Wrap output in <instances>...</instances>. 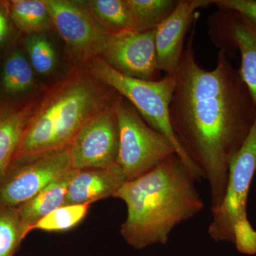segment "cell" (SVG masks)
<instances>
[{
  "mask_svg": "<svg viewBox=\"0 0 256 256\" xmlns=\"http://www.w3.org/2000/svg\"><path fill=\"white\" fill-rule=\"evenodd\" d=\"M198 14L175 72L170 120L178 142L208 181L213 212L223 200L230 160L255 120L256 104L225 50L220 48L213 70L197 63Z\"/></svg>",
  "mask_w": 256,
  "mask_h": 256,
  "instance_id": "cell-1",
  "label": "cell"
},
{
  "mask_svg": "<svg viewBox=\"0 0 256 256\" xmlns=\"http://www.w3.org/2000/svg\"><path fill=\"white\" fill-rule=\"evenodd\" d=\"M196 182L176 154L126 182L114 198L127 207L120 232L128 245L136 250L166 245L174 228L204 210Z\"/></svg>",
  "mask_w": 256,
  "mask_h": 256,
  "instance_id": "cell-2",
  "label": "cell"
},
{
  "mask_svg": "<svg viewBox=\"0 0 256 256\" xmlns=\"http://www.w3.org/2000/svg\"><path fill=\"white\" fill-rule=\"evenodd\" d=\"M118 96L88 70L74 68L34 108L12 160L68 148L82 126Z\"/></svg>",
  "mask_w": 256,
  "mask_h": 256,
  "instance_id": "cell-3",
  "label": "cell"
},
{
  "mask_svg": "<svg viewBox=\"0 0 256 256\" xmlns=\"http://www.w3.org/2000/svg\"><path fill=\"white\" fill-rule=\"evenodd\" d=\"M87 67L96 78L130 102L148 126L169 140L176 156L196 182L205 178L178 142L170 124V107L176 84L175 74H166L158 80L133 78L120 73L97 56L88 60Z\"/></svg>",
  "mask_w": 256,
  "mask_h": 256,
  "instance_id": "cell-4",
  "label": "cell"
},
{
  "mask_svg": "<svg viewBox=\"0 0 256 256\" xmlns=\"http://www.w3.org/2000/svg\"><path fill=\"white\" fill-rule=\"evenodd\" d=\"M256 172V116L250 132L229 165L220 206L212 213L208 233L216 242L235 244L246 255L256 254V232L247 217L248 194Z\"/></svg>",
  "mask_w": 256,
  "mask_h": 256,
  "instance_id": "cell-5",
  "label": "cell"
},
{
  "mask_svg": "<svg viewBox=\"0 0 256 256\" xmlns=\"http://www.w3.org/2000/svg\"><path fill=\"white\" fill-rule=\"evenodd\" d=\"M116 109L119 134L118 164L126 182L136 180L176 154L169 140L148 126L136 108L120 95Z\"/></svg>",
  "mask_w": 256,
  "mask_h": 256,
  "instance_id": "cell-6",
  "label": "cell"
},
{
  "mask_svg": "<svg viewBox=\"0 0 256 256\" xmlns=\"http://www.w3.org/2000/svg\"><path fill=\"white\" fill-rule=\"evenodd\" d=\"M72 169L68 148L12 160L0 176V205L18 207Z\"/></svg>",
  "mask_w": 256,
  "mask_h": 256,
  "instance_id": "cell-7",
  "label": "cell"
},
{
  "mask_svg": "<svg viewBox=\"0 0 256 256\" xmlns=\"http://www.w3.org/2000/svg\"><path fill=\"white\" fill-rule=\"evenodd\" d=\"M117 98L84 124L68 146L74 170L111 168L118 166Z\"/></svg>",
  "mask_w": 256,
  "mask_h": 256,
  "instance_id": "cell-8",
  "label": "cell"
},
{
  "mask_svg": "<svg viewBox=\"0 0 256 256\" xmlns=\"http://www.w3.org/2000/svg\"><path fill=\"white\" fill-rule=\"evenodd\" d=\"M156 30L118 34L107 32L97 56L128 76L160 80L161 70L156 56Z\"/></svg>",
  "mask_w": 256,
  "mask_h": 256,
  "instance_id": "cell-9",
  "label": "cell"
},
{
  "mask_svg": "<svg viewBox=\"0 0 256 256\" xmlns=\"http://www.w3.org/2000/svg\"><path fill=\"white\" fill-rule=\"evenodd\" d=\"M44 2L54 26L69 48L85 60L98 56L107 32L88 8L67 0Z\"/></svg>",
  "mask_w": 256,
  "mask_h": 256,
  "instance_id": "cell-10",
  "label": "cell"
},
{
  "mask_svg": "<svg viewBox=\"0 0 256 256\" xmlns=\"http://www.w3.org/2000/svg\"><path fill=\"white\" fill-rule=\"evenodd\" d=\"M213 0H180L170 16L156 30V46L159 69L173 75L182 55L185 35L196 10L212 4Z\"/></svg>",
  "mask_w": 256,
  "mask_h": 256,
  "instance_id": "cell-11",
  "label": "cell"
},
{
  "mask_svg": "<svg viewBox=\"0 0 256 256\" xmlns=\"http://www.w3.org/2000/svg\"><path fill=\"white\" fill-rule=\"evenodd\" d=\"M126 182L119 166L77 170L69 184L64 205H92L114 197Z\"/></svg>",
  "mask_w": 256,
  "mask_h": 256,
  "instance_id": "cell-12",
  "label": "cell"
},
{
  "mask_svg": "<svg viewBox=\"0 0 256 256\" xmlns=\"http://www.w3.org/2000/svg\"><path fill=\"white\" fill-rule=\"evenodd\" d=\"M222 11L224 38L240 52L238 74L256 104V24L238 13Z\"/></svg>",
  "mask_w": 256,
  "mask_h": 256,
  "instance_id": "cell-13",
  "label": "cell"
},
{
  "mask_svg": "<svg viewBox=\"0 0 256 256\" xmlns=\"http://www.w3.org/2000/svg\"><path fill=\"white\" fill-rule=\"evenodd\" d=\"M76 171L70 170L47 185L31 200L16 207L22 220L30 230H32V226L38 220L56 208L63 206L69 184Z\"/></svg>",
  "mask_w": 256,
  "mask_h": 256,
  "instance_id": "cell-14",
  "label": "cell"
},
{
  "mask_svg": "<svg viewBox=\"0 0 256 256\" xmlns=\"http://www.w3.org/2000/svg\"><path fill=\"white\" fill-rule=\"evenodd\" d=\"M35 106H23L16 110L0 114V176L12 162L24 128Z\"/></svg>",
  "mask_w": 256,
  "mask_h": 256,
  "instance_id": "cell-15",
  "label": "cell"
},
{
  "mask_svg": "<svg viewBox=\"0 0 256 256\" xmlns=\"http://www.w3.org/2000/svg\"><path fill=\"white\" fill-rule=\"evenodd\" d=\"M8 4L10 18L28 36L38 34L54 26L44 0H13Z\"/></svg>",
  "mask_w": 256,
  "mask_h": 256,
  "instance_id": "cell-16",
  "label": "cell"
},
{
  "mask_svg": "<svg viewBox=\"0 0 256 256\" xmlns=\"http://www.w3.org/2000/svg\"><path fill=\"white\" fill-rule=\"evenodd\" d=\"M88 8L108 33L137 32L126 0H92L88 3Z\"/></svg>",
  "mask_w": 256,
  "mask_h": 256,
  "instance_id": "cell-17",
  "label": "cell"
},
{
  "mask_svg": "<svg viewBox=\"0 0 256 256\" xmlns=\"http://www.w3.org/2000/svg\"><path fill=\"white\" fill-rule=\"evenodd\" d=\"M130 10L136 31L156 30L174 11L178 1L174 0H126Z\"/></svg>",
  "mask_w": 256,
  "mask_h": 256,
  "instance_id": "cell-18",
  "label": "cell"
},
{
  "mask_svg": "<svg viewBox=\"0 0 256 256\" xmlns=\"http://www.w3.org/2000/svg\"><path fill=\"white\" fill-rule=\"evenodd\" d=\"M31 232L16 207L0 205V256H14Z\"/></svg>",
  "mask_w": 256,
  "mask_h": 256,
  "instance_id": "cell-19",
  "label": "cell"
},
{
  "mask_svg": "<svg viewBox=\"0 0 256 256\" xmlns=\"http://www.w3.org/2000/svg\"><path fill=\"white\" fill-rule=\"evenodd\" d=\"M34 84V75L31 64L24 56L14 50L5 60L2 70V85L9 94L28 92Z\"/></svg>",
  "mask_w": 256,
  "mask_h": 256,
  "instance_id": "cell-20",
  "label": "cell"
},
{
  "mask_svg": "<svg viewBox=\"0 0 256 256\" xmlns=\"http://www.w3.org/2000/svg\"><path fill=\"white\" fill-rule=\"evenodd\" d=\"M90 208V204L63 205L36 222L32 226V230L66 232L82 223Z\"/></svg>",
  "mask_w": 256,
  "mask_h": 256,
  "instance_id": "cell-21",
  "label": "cell"
},
{
  "mask_svg": "<svg viewBox=\"0 0 256 256\" xmlns=\"http://www.w3.org/2000/svg\"><path fill=\"white\" fill-rule=\"evenodd\" d=\"M24 44L32 68L42 75L52 72L56 63V56L52 43L38 34L28 35L24 40Z\"/></svg>",
  "mask_w": 256,
  "mask_h": 256,
  "instance_id": "cell-22",
  "label": "cell"
},
{
  "mask_svg": "<svg viewBox=\"0 0 256 256\" xmlns=\"http://www.w3.org/2000/svg\"><path fill=\"white\" fill-rule=\"evenodd\" d=\"M220 10L238 13L256 24V0H213Z\"/></svg>",
  "mask_w": 256,
  "mask_h": 256,
  "instance_id": "cell-23",
  "label": "cell"
},
{
  "mask_svg": "<svg viewBox=\"0 0 256 256\" xmlns=\"http://www.w3.org/2000/svg\"><path fill=\"white\" fill-rule=\"evenodd\" d=\"M10 12L8 2H0V46L4 44L10 34Z\"/></svg>",
  "mask_w": 256,
  "mask_h": 256,
  "instance_id": "cell-24",
  "label": "cell"
}]
</instances>
